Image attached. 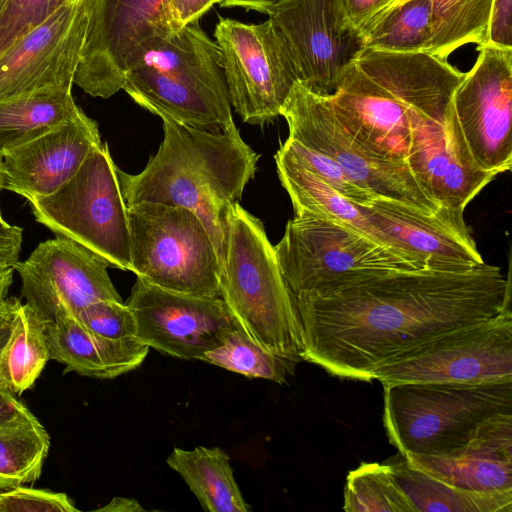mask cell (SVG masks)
<instances>
[{
	"instance_id": "24",
	"label": "cell",
	"mask_w": 512,
	"mask_h": 512,
	"mask_svg": "<svg viewBox=\"0 0 512 512\" xmlns=\"http://www.w3.org/2000/svg\"><path fill=\"white\" fill-rule=\"evenodd\" d=\"M198 499L210 512H248L230 465V457L218 447L198 446L192 450L174 448L167 458Z\"/></svg>"
},
{
	"instance_id": "44",
	"label": "cell",
	"mask_w": 512,
	"mask_h": 512,
	"mask_svg": "<svg viewBox=\"0 0 512 512\" xmlns=\"http://www.w3.org/2000/svg\"><path fill=\"white\" fill-rule=\"evenodd\" d=\"M97 511L102 512H139L145 511L140 503L133 499L121 496H115L105 506L100 507Z\"/></svg>"
},
{
	"instance_id": "11",
	"label": "cell",
	"mask_w": 512,
	"mask_h": 512,
	"mask_svg": "<svg viewBox=\"0 0 512 512\" xmlns=\"http://www.w3.org/2000/svg\"><path fill=\"white\" fill-rule=\"evenodd\" d=\"M382 385L512 381V311L430 339L374 372Z\"/></svg>"
},
{
	"instance_id": "34",
	"label": "cell",
	"mask_w": 512,
	"mask_h": 512,
	"mask_svg": "<svg viewBox=\"0 0 512 512\" xmlns=\"http://www.w3.org/2000/svg\"><path fill=\"white\" fill-rule=\"evenodd\" d=\"M280 148L347 200L360 205H368L373 199L377 198L356 185L344 170L327 155L306 147L291 138H287L280 145Z\"/></svg>"
},
{
	"instance_id": "15",
	"label": "cell",
	"mask_w": 512,
	"mask_h": 512,
	"mask_svg": "<svg viewBox=\"0 0 512 512\" xmlns=\"http://www.w3.org/2000/svg\"><path fill=\"white\" fill-rule=\"evenodd\" d=\"M472 69L454 92L453 111L475 164L495 175L512 166V47L477 45Z\"/></svg>"
},
{
	"instance_id": "12",
	"label": "cell",
	"mask_w": 512,
	"mask_h": 512,
	"mask_svg": "<svg viewBox=\"0 0 512 512\" xmlns=\"http://www.w3.org/2000/svg\"><path fill=\"white\" fill-rule=\"evenodd\" d=\"M289 136L332 158L360 188L375 197L432 214L441 207L423 190L407 162L378 159L360 149L335 117L326 96L296 82L282 109Z\"/></svg>"
},
{
	"instance_id": "20",
	"label": "cell",
	"mask_w": 512,
	"mask_h": 512,
	"mask_svg": "<svg viewBox=\"0 0 512 512\" xmlns=\"http://www.w3.org/2000/svg\"><path fill=\"white\" fill-rule=\"evenodd\" d=\"M406 162L426 194L452 210L464 211L496 176L475 164L452 106L444 114L416 122Z\"/></svg>"
},
{
	"instance_id": "16",
	"label": "cell",
	"mask_w": 512,
	"mask_h": 512,
	"mask_svg": "<svg viewBox=\"0 0 512 512\" xmlns=\"http://www.w3.org/2000/svg\"><path fill=\"white\" fill-rule=\"evenodd\" d=\"M136 338L166 356L201 360L241 325L220 297L166 290L139 277L126 302Z\"/></svg>"
},
{
	"instance_id": "23",
	"label": "cell",
	"mask_w": 512,
	"mask_h": 512,
	"mask_svg": "<svg viewBox=\"0 0 512 512\" xmlns=\"http://www.w3.org/2000/svg\"><path fill=\"white\" fill-rule=\"evenodd\" d=\"M45 334L50 360L91 378L112 379L135 370L149 352V346L137 338L100 337L72 315L46 324Z\"/></svg>"
},
{
	"instance_id": "8",
	"label": "cell",
	"mask_w": 512,
	"mask_h": 512,
	"mask_svg": "<svg viewBox=\"0 0 512 512\" xmlns=\"http://www.w3.org/2000/svg\"><path fill=\"white\" fill-rule=\"evenodd\" d=\"M127 213L131 271L137 277L174 292L220 297V259L194 212L144 202L127 206Z\"/></svg>"
},
{
	"instance_id": "26",
	"label": "cell",
	"mask_w": 512,
	"mask_h": 512,
	"mask_svg": "<svg viewBox=\"0 0 512 512\" xmlns=\"http://www.w3.org/2000/svg\"><path fill=\"white\" fill-rule=\"evenodd\" d=\"M275 161L280 182L291 199L295 215H315L375 241L358 204L341 196L281 148L275 154Z\"/></svg>"
},
{
	"instance_id": "40",
	"label": "cell",
	"mask_w": 512,
	"mask_h": 512,
	"mask_svg": "<svg viewBox=\"0 0 512 512\" xmlns=\"http://www.w3.org/2000/svg\"><path fill=\"white\" fill-rule=\"evenodd\" d=\"M22 241V228L6 222L0 210V266L13 267L19 261Z\"/></svg>"
},
{
	"instance_id": "2",
	"label": "cell",
	"mask_w": 512,
	"mask_h": 512,
	"mask_svg": "<svg viewBox=\"0 0 512 512\" xmlns=\"http://www.w3.org/2000/svg\"><path fill=\"white\" fill-rule=\"evenodd\" d=\"M465 73L447 59L422 52L364 48L336 92L326 96L350 138L368 155L406 162L411 129L452 106Z\"/></svg>"
},
{
	"instance_id": "6",
	"label": "cell",
	"mask_w": 512,
	"mask_h": 512,
	"mask_svg": "<svg viewBox=\"0 0 512 512\" xmlns=\"http://www.w3.org/2000/svg\"><path fill=\"white\" fill-rule=\"evenodd\" d=\"M383 423L402 456H445L464 448L487 418L512 413V381L383 385Z\"/></svg>"
},
{
	"instance_id": "10",
	"label": "cell",
	"mask_w": 512,
	"mask_h": 512,
	"mask_svg": "<svg viewBox=\"0 0 512 512\" xmlns=\"http://www.w3.org/2000/svg\"><path fill=\"white\" fill-rule=\"evenodd\" d=\"M86 31L74 84L93 97L123 89L129 68L175 33L168 0H82Z\"/></svg>"
},
{
	"instance_id": "7",
	"label": "cell",
	"mask_w": 512,
	"mask_h": 512,
	"mask_svg": "<svg viewBox=\"0 0 512 512\" xmlns=\"http://www.w3.org/2000/svg\"><path fill=\"white\" fill-rule=\"evenodd\" d=\"M293 296L323 294L374 276L434 268L333 221L300 214L274 246Z\"/></svg>"
},
{
	"instance_id": "45",
	"label": "cell",
	"mask_w": 512,
	"mask_h": 512,
	"mask_svg": "<svg viewBox=\"0 0 512 512\" xmlns=\"http://www.w3.org/2000/svg\"><path fill=\"white\" fill-rule=\"evenodd\" d=\"M278 1L280 0H218L217 3L222 7H242L266 14Z\"/></svg>"
},
{
	"instance_id": "13",
	"label": "cell",
	"mask_w": 512,
	"mask_h": 512,
	"mask_svg": "<svg viewBox=\"0 0 512 512\" xmlns=\"http://www.w3.org/2000/svg\"><path fill=\"white\" fill-rule=\"evenodd\" d=\"M266 14L296 82L320 96L334 94L364 49L344 0H280Z\"/></svg>"
},
{
	"instance_id": "25",
	"label": "cell",
	"mask_w": 512,
	"mask_h": 512,
	"mask_svg": "<svg viewBox=\"0 0 512 512\" xmlns=\"http://www.w3.org/2000/svg\"><path fill=\"white\" fill-rule=\"evenodd\" d=\"M71 90L52 88L0 100V157L80 115Z\"/></svg>"
},
{
	"instance_id": "22",
	"label": "cell",
	"mask_w": 512,
	"mask_h": 512,
	"mask_svg": "<svg viewBox=\"0 0 512 512\" xmlns=\"http://www.w3.org/2000/svg\"><path fill=\"white\" fill-rule=\"evenodd\" d=\"M403 457L435 479L458 488L512 491V413L484 420L472 432L467 445L455 453Z\"/></svg>"
},
{
	"instance_id": "29",
	"label": "cell",
	"mask_w": 512,
	"mask_h": 512,
	"mask_svg": "<svg viewBox=\"0 0 512 512\" xmlns=\"http://www.w3.org/2000/svg\"><path fill=\"white\" fill-rule=\"evenodd\" d=\"M405 1L407 0H389L369 19L379 16ZM430 1L432 4V35L427 52L447 59L454 50L465 44L481 45L487 42L492 0Z\"/></svg>"
},
{
	"instance_id": "47",
	"label": "cell",
	"mask_w": 512,
	"mask_h": 512,
	"mask_svg": "<svg viewBox=\"0 0 512 512\" xmlns=\"http://www.w3.org/2000/svg\"><path fill=\"white\" fill-rule=\"evenodd\" d=\"M3 187V177H2V171H1V165H0V190Z\"/></svg>"
},
{
	"instance_id": "46",
	"label": "cell",
	"mask_w": 512,
	"mask_h": 512,
	"mask_svg": "<svg viewBox=\"0 0 512 512\" xmlns=\"http://www.w3.org/2000/svg\"><path fill=\"white\" fill-rule=\"evenodd\" d=\"M13 272L12 266H0V306L8 298L7 294L13 282Z\"/></svg>"
},
{
	"instance_id": "39",
	"label": "cell",
	"mask_w": 512,
	"mask_h": 512,
	"mask_svg": "<svg viewBox=\"0 0 512 512\" xmlns=\"http://www.w3.org/2000/svg\"><path fill=\"white\" fill-rule=\"evenodd\" d=\"M218 0H168L167 13L174 32L198 21Z\"/></svg>"
},
{
	"instance_id": "31",
	"label": "cell",
	"mask_w": 512,
	"mask_h": 512,
	"mask_svg": "<svg viewBox=\"0 0 512 512\" xmlns=\"http://www.w3.org/2000/svg\"><path fill=\"white\" fill-rule=\"evenodd\" d=\"M49 448V434L34 415L0 426V489L37 481Z\"/></svg>"
},
{
	"instance_id": "28",
	"label": "cell",
	"mask_w": 512,
	"mask_h": 512,
	"mask_svg": "<svg viewBox=\"0 0 512 512\" xmlns=\"http://www.w3.org/2000/svg\"><path fill=\"white\" fill-rule=\"evenodd\" d=\"M45 326L34 310L19 300L0 353V384L16 396L33 386L50 360Z\"/></svg>"
},
{
	"instance_id": "5",
	"label": "cell",
	"mask_w": 512,
	"mask_h": 512,
	"mask_svg": "<svg viewBox=\"0 0 512 512\" xmlns=\"http://www.w3.org/2000/svg\"><path fill=\"white\" fill-rule=\"evenodd\" d=\"M220 297L243 329L265 349L302 360L300 321L260 219L232 203L225 215Z\"/></svg>"
},
{
	"instance_id": "3",
	"label": "cell",
	"mask_w": 512,
	"mask_h": 512,
	"mask_svg": "<svg viewBox=\"0 0 512 512\" xmlns=\"http://www.w3.org/2000/svg\"><path fill=\"white\" fill-rule=\"evenodd\" d=\"M164 138L138 174L117 167L126 205L160 203L185 207L206 227L222 266L225 215L254 177L259 155L239 131L209 132L162 116Z\"/></svg>"
},
{
	"instance_id": "19",
	"label": "cell",
	"mask_w": 512,
	"mask_h": 512,
	"mask_svg": "<svg viewBox=\"0 0 512 512\" xmlns=\"http://www.w3.org/2000/svg\"><path fill=\"white\" fill-rule=\"evenodd\" d=\"M358 207L379 244L412 255L434 268L469 269L484 263L464 221V211L441 207L428 214L382 197Z\"/></svg>"
},
{
	"instance_id": "9",
	"label": "cell",
	"mask_w": 512,
	"mask_h": 512,
	"mask_svg": "<svg viewBox=\"0 0 512 512\" xmlns=\"http://www.w3.org/2000/svg\"><path fill=\"white\" fill-rule=\"evenodd\" d=\"M37 222L92 250L110 266L131 271L127 205L107 143L88 155L59 190L28 201Z\"/></svg>"
},
{
	"instance_id": "21",
	"label": "cell",
	"mask_w": 512,
	"mask_h": 512,
	"mask_svg": "<svg viewBox=\"0 0 512 512\" xmlns=\"http://www.w3.org/2000/svg\"><path fill=\"white\" fill-rule=\"evenodd\" d=\"M102 144L98 124L77 117L0 157L3 187L28 201L49 196L72 179Z\"/></svg>"
},
{
	"instance_id": "17",
	"label": "cell",
	"mask_w": 512,
	"mask_h": 512,
	"mask_svg": "<svg viewBox=\"0 0 512 512\" xmlns=\"http://www.w3.org/2000/svg\"><path fill=\"white\" fill-rule=\"evenodd\" d=\"M109 263L82 244L57 236L41 242L24 261L13 266L21 293L48 324L77 314L99 300L122 301L109 273Z\"/></svg>"
},
{
	"instance_id": "14",
	"label": "cell",
	"mask_w": 512,
	"mask_h": 512,
	"mask_svg": "<svg viewBox=\"0 0 512 512\" xmlns=\"http://www.w3.org/2000/svg\"><path fill=\"white\" fill-rule=\"evenodd\" d=\"M214 38L230 104L241 119L263 125L281 116L296 78L270 21L219 18Z\"/></svg>"
},
{
	"instance_id": "36",
	"label": "cell",
	"mask_w": 512,
	"mask_h": 512,
	"mask_svg": "<svg viewBox=\"0 0 512 512\" xmlns=\"http://www.w3.org/2000/svg\"><path fill=\"white\" fill-rule=\"evenodd\" d=\"M76 317L100 337L113 340L136 338L135 317L123 301H95L80 310Z\"/></svg>"
},
{
	"instance_id": "27",
	"label": "cell",
	"mask_w": 512,
	"mask_h": 512,
	"mask_svg": "<svg viewBox=\"0 0 512 512\" xmlns=\"http://www.w3.org/2000/svg\"><path fill=\"white\" fill-rule=\"evenodd\" d=\"M392 474L417 512H511L512 491L484 492L458 488L403 460L390 464Z\"/></svg>"
},
{
	"instance_id": "33",
	"label": "cell",
	"mask_w": 512,
	"mask_h": 512,
	"mask_svg": "<svg viewBox=\"0 0 512 512\" xmlns=\"http://www.w3.org/2000/svg\"><path fill=\"white\" fill-rule=\"evenodd\" d=\"M345 512H417L395 480L390 464L362 463L351 470L344 489Z\"/></svg>"
},
{
	"instance_id": "42",
	"label": "cell",
	"mask_w": 512,
	"mask_h": 512,
	"mask_svg": "<svg viewBox=\"0 0 512 512\" xmlns=\"http://www.w3.org/2000/svg\"><path fill=\"white\" fill-rule=\"evenodd\" d=\"M344 2L350 21L360 29L389 0H344Z\"/></svg>"
},
{
	"instance_id": "43",
	"label": "cell",
	"mask_w": 512,
	"mask_h": 512,
	"mask_svg": "<svg viewBox=\"0 0 512 512\" xmlns=\"http://www.w3.org/2000/svg\"><path fill=\"white\" fill-rule=\"evenodd\" d=\"M19 300L10 297L0 306V353L10 335L14 310Z\"/></svg>"
},
{
	"instance_id": "4",
	"label": "cell",
	"mask_w": 512,
	"mask_h": 512,
	"mask_svg": "<svg viewBox=\"0 0 512 512\" xmlns=\"http://www.w3.org/2000/svg\"><path fill=\"white\" fill-rule=\"evenodd\" d=\"M151 113L201 130L236 132L215 40L192 22L147 51L123 89Z\"/></svg>"
},
{
	"instance_id": "37",
	"label": "cell",
	"mask_w": 512,
	"mask_h": 512,
	"mask_svg": "<svg viewBox=\"0 0 512 512\" xmlns=\"http://www.w3.org/2000/svg\"><path fill=\"white\" fill-rule=\"evenodd\" d=\"M61 492L17 486L0 493V512H77Z\"/></svg>"
},
{
	"instance_id": "1",
	"label": "cell",
	"mask_w": 512,
	"mask_h": 512,
	"mask_svg": "<svg viewBox=\"0 0 512 512\" xmlns=\"http://www.w3.org/2000/svg\"><path fill=\"white\" fill-rule=\"evenodd\" d=\"M294 297L301 358L334 376L371 381L398 355L446 332L511 309L499 267L424 268Z\"/></svg>"
},
{
	"instance_id": "32",
	"label": "cell",
	"mask_w": 512,
	"mask_h": 512,
	"mask_svg": "<svg viewBox=\"0 0 512 512\" xmlns=\"http://www.w3.org/2000/svg\"><path fill=\"white\" fill-rule=\"evenodd\" d=\"M200 361L277 384L286 383L297 364L265 349L242 326L233 330L220 346L206 352Z\"/></svg>"
},
{
	"instance_id": "35",
	"label": "cell",
	"mask_w": 512,
	"mask_h": 512,
	"mask_svg": "<svg viewBox=\"0 0 512 512\" xmlns=\"http://www.w3.org/2000/svg\"><path fill=\"white\" fill-rule=\"evenodd\" d=\"M73 0H0V54Z\"/></svg>"
},
{
	"instance_id": "18",
	"label": "cell",
	"mask_w": 512,
	"mask_h": 512,
	"mask_svg": "<svg viewBox=\"0 0 512 512\" xmlns=\"http://www.w3.org/2000/svg\"><path fill=\"white\" fill-rule=\"evenodd\" d=\"M86 31L82 0L56 10L0 54V100L72 88Z\"/></svg>"
},
{
	"instance_id": "38",
	"label": "cell",
	"mask_w": 512,
	"mask_h": 512,
	"mask_svg": "<svg viewBox=\"0 0 512 512\" xmlns=\"http://www.w3.org/2000/svg\"><path fill=\"white\" fill-rule=\"evenodd\" d=\"M487 43L512 47V0H492Z\"/></svg>"
},
{
	"instance_id": "30",
	"label": "cell",
	"mask_w": 512,
	"mask_h": 512,
	"mask_svg": "<svg viewBox=\"0 0 512 512\" xmlns=\"http://www.w3.org/2000/svg\"><path fill=\"white\" fill-rule=\"evenodd\" d=\"M359 31L364 48L403 53L427 52L432 35L431 1L407 0L369 19Z\"/></svg>"
},
{
	"instance_id": "41",
	"label": "cell",
	"mask_w": 512,
	"mask_h": 512,
	"mask_svg": "<svg viewBox=\"0 0 512 512\" xmlns=\"http://www.w3.org/2000/svg\"><path fill=\"white\" fill-rule=\"evenodd\" d=\"M32 415L16 395L0 384V426Z\"/></svg>"
}]
</instances>
